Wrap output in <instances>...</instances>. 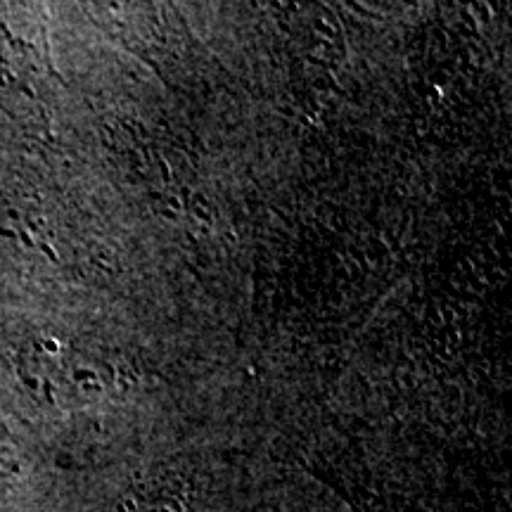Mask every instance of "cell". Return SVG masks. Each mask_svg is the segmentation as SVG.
Listing matches in <instances>:
<instances>
[{
	"label": "cell",
	"mask_w": 512,
	"mask_h": 512,
	"mask_svg": "<svg viewBox=\"0 0 512 512\" xmlns=\"http://www.w3.org/2000/svg\"><path fill=\"white\" fill-rule=\"evenodd\" d=\"M119 512H181V505L171 498H143L121 505Z\"/></svg>",
	"instance_id": "obj_1"
}]
</instances>
